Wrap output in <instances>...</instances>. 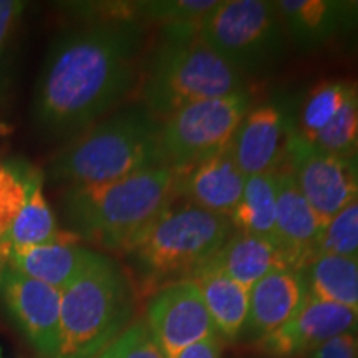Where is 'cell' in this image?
<instances>
[{
    "instance_id": "6da1fadb",
    "label": "cell",
    "mask_w": 358,
    "mask_h": 358,
    "mask_svg": "<svg viewBox=\"0 0 358 358\" xmlns=\"http://www.w3.org/2000/svg\"><path fill=\"white\" fill-rule=\"evenodd\" d=\"M143 42L140 20H92L58 35L35 85L40 131L78 134L118 110L140 83Z\"/></svg>"
},
{
    "instance_id": "7a4b0ae2",
    "label": "cell",
    "mask_w": 358,
    "mask_h": 358,
    "mask_svg": "<svg viewBox=\"0 0 358 358\" xmlns=\"http://www.w3.org/2000/svg\"><path fill=\"white\" fill-rule=\"evenodd\" d=\"M178 171L145 169L120 181L65 187L60 209L71 234L103 249L128 254L176 199Z\"/></svg>"
},
{
    "instance_id": "3957f363",
    "label": "cell",
    "mask_w": 358,
    "mask_h": 358,
    "mask_svg": "<svg viewBox=\"0 0 358 358\" xmlns=\"http://www.w3.org/2000/svg\"><path fill=\"white\" fill-rule=\"evenodd\" d=\"M159 133L161 122L143 105L120 108L62 148L48 163L47 176L65 187L95 186L166 166Z\"/></svg>"
},
{
    "instance_id": "277c9868",
    "label": "cell",
    "mask_w": 358,
    "mask_h": 358,
    "mask_svg": "<svg viewBox=\"0 0 358 358\" xmlns=\"http://www.w3.org/2000/svg\"><path fill=\"white\" fill-rule=\"evenodd\" d=\"M199 24L163 27L141 78V105L163 122L192 103L244 90L234 66L199 37Z\"/></svg>"
},
{
    "instance_id": "5b68a950",
    "label": "cell",
    "mask_w": 358,
    "mask_h": 358,
    "mask_svg": "<svg viewBox=\"0 0 358 358\" xmlns=\"http://www.w3.org/2000/svg\"><path fill=\"white\" fill-rule=\"evenodd\" d=\"M134 308L127 272L98 252L83 274L62 290L57 358H96L127 329Z\"/></svg>"
},
{
    "instance_id": "8992f818",
    "label": "cell",
    "mask_w": 358,
    "mask_h": 358,
    "mask_svg": "<svg viewBox=\"0 0 358 358\" xmlns=\"http://www.w3.org/2000/svg\"><path fill=\"white\" fill-rule=\"evenodd\" d=\"M234 231L231 219L191 204L171 206L128 250L134 271L145 282L189 279Z\"/></svg>"
},
{
    "instance_id": "52a82bcc",
    "label": "cell",
    "mask_w": 358,
    "mask_h": 358,
    "mask_svg": "<svg viewBox=\"0 0 358 358\" xmlns=\"http://www.w3.org/2000/svg\"><path fill=\"white\" fill-rule=\"evenodd\" d=\"M199 37L239 73L257 71L285 50V27L274 2L219 0L198 25Z\"/></svg>"
},
{
    "instance_id": "ba28073f",
    "label": "cell",
    "mask_w": 358,
    "mask_h": 358,
    "mask_svg": "<svg viewBox=\"0 0 358 358\" xmlns=\"http://www.w3.org/2000/svg\"><path fill=\"white\" fill-rule=\"evenodd\" d=\"M250 108L248 90L209 98L178 110L161 122V151L166 166L181 171L227 150Z\"/></svg>"
},
{
    "instance_id": "9c48e42d",
    "label": "cell",
    "mask_w": 358,
    "mask_h": 358,
    "mask_svg": "<svg viewBox=\"0 0 358 358\" xmlns=\"http://www.w3.org/2000/svg\"><path fill=\"white\" fill-rule=\"evenodd\" d=\"M285 166L303 198L325 221L358 201V155L343 158L325 153L292 129Z\"/></svg>"
},
{
    "instance_id": "30bf717a",
    "label": "cell",
    "mask_w": 358,
    "mask_h": 358,
    "mask_svg": "<svg viewBox=\"0 0 358 358\" xmlns=\"http://www.w3.org/2000/svg\"><path fill=\"white\" fill-rule=\"evenodd\" d=\"M146 324L166 358H176L185 348L216 337L203 294L192 279H176L151 295Z\"/></svg>"
},
{
    "instance_id": "8fae6325",
    "label": "cell",
    "mask_w": 358,
    "mask_h": 358,
    "mask_svg": "<svg viewBox=\"0 0 358 358\" xmlns=\"http://www.w3.org/2000/svg\"><path fill=\"white\" fill-rule=\"evenodd\" d=\"M0 301L38 357L57 358L60 350V290L7 264L0 272Z\"/></svg>"
},
{
    "instance_id": "7c38bea8",
    "label": "cell",
    "mask_w": 358,
    "mask_h": 358,
    "mask_svg": "<svg viewBox=\"0 0 358 358\" xmlns=\"http://www.w3.org/2000/svg\"><path fill=\"white\" fill-rule=\"evenodd\" d=\"M294 129V115L279 103L250 106L236 129L229 151L244 176L280 171Z\"/></svg>"
},
{
    "instance_id": "4fadbf2b",
    "label": "cell",
    "mask_w": 358,
    "mask_h": 358,
    "mask_svg": "<svg viewBox=\"0 0 358 358\" xmlns=\"http://www.w3.org/2000/svg\"><path fill=\"white\" fill-rule=\"evenodd\" d=\"M350 332H358V308L320 301L308 294L287 324L259 338L257 343L267 355L292 357Z\"/></svg>"
},
{
    "instance_id": "5bb4252c",
    "label": "cell",
    "mask_w": 358,
    "mask_h": 358,
    "mask_svg": "<svg viewBox=\"0 0 358 358\" xmlns=\"http://www.w3.org/2000/svg\"><path fill=\"white\" fill-rule=\"evenodd\" d=\"M325 221L303 198L287 169L277 171L275 241L292 268L303 271L317 257Z\"/></svg>"
},
{
    "instance_id": "9a60e30c",
    "label": "cell",
    "mask_w": 358,
    "mask_h": 358,
    "mask_svg": "<svg viewBox=\"0 0 358 358\" xmlns=\"http://www.w3.org/2000/svg\"><path fill=\"white\" fill-rule=\"evenodd\" d=\"M245 176L229 148L178 171L176 198L204 211L231 217L239 204Z\"/></svg>"
},
{
    "instance_id": "2e32d148",
    "label": "cell",
    "mask_w": 358,
    "mask_h": 358,
    "mask_svg": "<svg viewBox=\"0 0 358 358\" xmlns=\"http://www.w3.org/2000/svg\"><path fill=\"white\" fill-rule=\"evenodd\" d=\"M306 275L297 268H279L250 289L244 330L256 340L284 327L307 299Z\"/></svg>"
},
{
    "instance_id": "e0dca14e",
    "label": "cell",
    "mask_w": 358,
    "mask_h": 358,
    "mask_svg": "<svg viewBox=\"0 0 358 358\" xmlns=\"http://www.w3.org/2000/svg\"><path fill=\"white\" fill-rule=\"evenodd\" d=\"M80 241H58L22 250H12L8 264L22 274L65 290L95 261L96 250L83 248Z\"/></svg>"
},
{
    "instance_id": "ac0fdd59",
    "label": "cell",
    "mask_w": 358,
    "mask_h": 358,
    "mask_svg": "<svg viewBox=\"0 0 358 358\" xmlns=\"http://www.w3.org/2000/svg\"><path fill=\"white\" fill-rule=\"evenodd\" d=\"M211 262L248 290L271 272L290 267L277 244L241 231L232 232Z\"/></svg>"
},
{
    "instance_id": "d6986e66",
    "label": "cell",
    "mask_w": 358,
    "mask_h": 358,
    "mask_svg": "<svg viewBox=\"0 0 358 358\" xmlns=\"http://www.w3.org/2000/svg\"><path fill=\"white\" fill-rule=\"evenodd\" d=\"M189 279L198 284L216 332L236 340L244 332L249 313V292L226 275L209 259L192 272Z\"/></svg>"
},
{
    "instance_id": "ffe728a7",
    "label": "cell",
    "mask_w": 358,
    "mask_h": 358,
    "mask_svg": "<svg viewBox=\"0 0 358 358\" xmlns=\"http://www.w3.org/2000/svg\"><path fill=\"white\" fill-rule=\"evenodd\" d=\"M274 3L285 32L301 47H319L340 34L338 0H279Z\"/></svg>"
},
{
    "instance_id": "44dd1931",
    "label": "cell",
    "mask_w": 358,
    "mask_h": 358,
    "mask_svg": "<svg viewBox=\"0 0 358 358\" xmlns=\"http://www.w3.org/2000/svg\"><path fill=\"white\" fill-rule=\"evenodd\" d=\"M275 217L277 171L245 178L243 196L229 217L234 231L262 237L277 244Z\"/></svg>"
},
{
    "instance_id": "7402d4cb",
    "label": "cell",
    "mask_w": 358,
    "mask_h": 358,
    "mask_svg": "<svg viewBox=\"0 0 358 358\" xmlns=\"http://www.w3.org/2000/svg\"><path fill=\"white\" fill-rule=\"evenodd\" d=\"M302 272L312 297L358 308V259L320 254Z\"/></svg>"
},
{
    "instance_id": "603a6c76",
    "label": "cell",
    "mask_w": 358,
    "mask_h": 358,
    "mask_svg": "<svg viewBox=\"0 0 358 358\" xmlns=\"http://www.w3.org/2000/svg\"><path fill=\"white\" fill-rule=\"evenodd\" d=\"M358 93V83L352 80H329L313 87L294 116V131L302 140L310 141L324 129Z\"/></svg>"
},
{
    "instance_id": "cb8c5ba5",
    "label": "cell",
    "mask_w": 358,
    "mask_h": 358,
    "mask_svg": "<svg viewBox=\"0 0 358 358\" xmlns=\"http://www.w3.org/2000/svg\"><path fill=\"white\" fill-rule=\"evenodd\" d=\"M58 241H80L71 232L58 229V222L43 192V182L35 187L24 209L12 224V250H22Z\"/></svg>"
},
{
    "instance_id": "d4e9b609",
    "label": "cell",
    "mask_w": 358,
    "mask_h": 358,
    "mask_svg": "<svg viewBox=\"0 0 358 358\" xmlns=\"http://www.w3.org/2000/svg\"><path fill=\"white\" fill-rule=\"evenodd\" d=\"M40 182L43 173L24 159L0 163V241L10 249L12 224Z\"/></svg>"
},
{
    "instance_id": "484cf974",
    "label": "cell",
    "mask_w": 358,
    "mask_h": 358,
    "mask_svg": "<svg viewBox=\"0 0 358 358\" xmlns=\"http://www.w3.org/2000/svg\"><path fill=\"white\" fill-rule=\"evenodd\" d=\"M313 145L325 153L352 158L358 155V93L324 129L312 138Z\"/></svg>"
},
{
    "instance_id": "4316f807",
    "label": "cell",
    "mask_w": 358,
    "mask_h": 358,
    "mask_svg": "<svg viewBox=\"0 0 358 358\" xmlns=\"http://www.w3.org/2000/svg\"><path fill=\"white\" fill-rule=\"evenodd\" d=\"M219 0H156V2H136L138 17L169 25L199 24Z\"/></svg>"
},
{
    "instance_id": "83f0119b",
    "label": "cell",
    "mask_w": 358,
    "mask_h": 358,
    "mask_svg": "<svg viewBox=\"0 0 358 358\" xmlns=\"http://www.w3.org/2000/svg\"><path fill=\"white\" fill-rule=\"evenodd\" d=\"M320 254L358 259V201L330 219L319 244Z\"/></svg>"
},
{
    "instance_id": "f1b7e54d",
    "label": "cell",
    "mask_w": 358,
    "mask_h": 358,
    "mask_svg": "<svg viewBox=\"0 0 358 358\" xmlns=\"http://www.w3.org/2000/svg\"><path fill=\"white\" fill-rule=\"evenodd\" d=\"M96 358H166L151 334L146 320H136L129 324L118 338Z\"/></svg>"
},
{
    "instance_id": "f546056e",
    "label": "cell",
    "mask_w": 358,
    "mask_h": 358,
    "mask_svg": "<svg viewBox=\"0 0 358 358\" xmlns=\"http://www.w3.org/2000/svg\"><path fill=\"white\" fill-rule=\"evenodd\" d=\"M24 3L12 0H0V77H2L6 58L13 40V30L19 24Z\"/></svg>"
},
{
    "instance_id": "4dcf8cb0",
    "label": "cell",
    "mask_w": 358,
    "mask_h": 358,
    "mask_svg": "<svg viewBox=\"0 0 358 358\" xmlns=\"http://www.w3.org/2000/svg\"><path fill=\"white\" fill-rule=\"evenodd\" d=\"M312 358H358V332L327 340L313 350Z\"/></svg>"
},
{
    "instance_id": "1f68e13d",
    "label": "cell",
    "mask_w": 358,
    "mask_h": 358,
    "mask_svg": "<svg viewBox=\"0 0 358 358\" xmlns=\"http://www.w3.org/2000/svg\"><path fill=\"white\" fill-rule=\"evenodd\" d=\"M176 358H221V340L216 337L201 340L187 347Z\"/></svg>"
},
{
    "instance_id": "d6a6232c",
    "label": "cell",
    "mask_w": 358,
    "mask_h": 358,
    "mask_svg": "<svg viewBox=\"0 0 358 358\" xmlns=\"http://www.w3.org/2000/svg\"><path fill=\"white\" fill-rule=\"evenodd\" d=\"M340 34L358 30V0H338Z\"/></svg>"
},
{
    "instance_id": "836d02e7",
    "label": "cell",
    "mask_w": 358,
    "mask_h": 358,
    "mask_svg": "<svg viewBox=\"0 0 358 358\" xmlns=\"http://www.w3.org/2000/svg\"><path fill=\"white\" fill-rule=\"evenodd\" d=\"M10 254H12V249L8 248L7 244H3L2 241H0V272H2L3 267H6L7 264H8Z\"/></svg>"
},
{
    "instance_id": "e575fe53",
    "label": "cell",
    "mask_w": 358,
    "mask_h": 358,
    "mask_svg": "<svg viewBox=\"0 0 358 358\" xmlns=\"http://www.w3.org/2000/svg\"><path fill=\"white\" fill-rule=\"evenodd\" d=\"M0 358H3V357H2V355H0Z\"/></svg>"
}]
</instances>
